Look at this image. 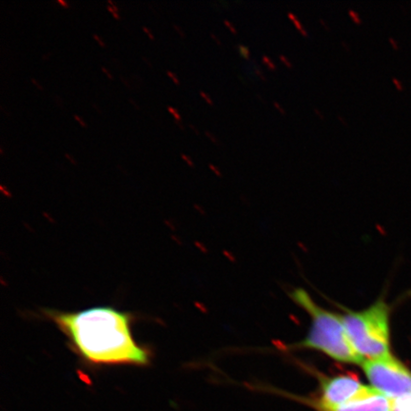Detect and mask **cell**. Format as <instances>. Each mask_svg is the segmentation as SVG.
Instances as JSON below:
<instances>
[{
	"label": "cell",
	"instance_id": "1",
	"mask_svg": "<svg viewBox=\"0 0 411 411\" xmlns=\"http://www.w3.org/2000/svg\"><path fill=\"white\" fill-rule=\"evenodd\" d=\"M78 355L92 365L146 366L150 355L132 336L131 314L109 306L47 312Z\"/></svg>",
	"mask_w": 411,
	"mask_h": 411
},
{
	"label": "cell",
	"instance_id": "2",
	"mask_svg": "<svg viewBox=\"0 0 411 411\" xmlns=\"http://www.w3.org/2000/svg\"><path fill=\"white\" fill-rule=\"evenodd\" d=\"M290 296L313 321L312 329L301 346L322 351L339 362L362 365L365 360L351 345L341 316L320 307L303 289H295Z\"/></svg>",
	"mask_w": 411,
	"mask_h": 411
},
{
	"label": "cell",
	"instance_id": "3",
	"mask_svg": "<svg viewBox=\"0 0 411 411\" xmlns=\"http://www.w3.org/2000/svg\"><path fill=\"white\" fill-rule=\"evenodd\" d=\"M342 319L351 345L364 360L390 354L389 309L384 301L363 312L347 313Z\"/></svg>",
	"mask_w": 411,
	"mask_h": 411
},
{
	"label": "cell",
	"instance_id": "4",
	"mask_svg": "<svg viewBox=\"0 0 411 411\" xmlns=\"http://www.w3.org/2000/svg\"><path fill=\"white\" fill-rule=\"evenodd\" d=\"M363 370L372 387L380 393L398 400L411 396V371L391 354L365 360Z\"/></svg>",
	"mask_w": 411,
	"mask_h": 411
},
{
	"label": "cell",
	"instance_id": "5",
	"mask_svg": "<svg viewBox=\"0 0 411 411\" xmlns=\"http://www.w3.org/2000/svg\"><path fill=\"white\" fill-rule=\"evenodd\" d=\"M372 387L363 385L351 374L325 378L321 383V397L317 403L318 410L331 409L350 403L368 394Z\"/></svg>",
	"mask_w": 411,
	"mask_h": 411
},
{
	"label": "cell",
	"instance_id": "6",
	"mask_svg": "<svg viewBox=\"0 0 411 411\" xmlns=\"http://www.w3.org/2000/svg\"><path fill=\"white\" fill-rule=\"evenodd\" d=\"M395 400L373 387L368 394L344 405L324 411H394Z\"/></svg>",
	"mask_w": 411,
	"mask_h": 411
},
{
	"label": "cell",
	"instance_id": "7",
	"mask_svg": "<svg viewBox=\"0 0 411 411\" xmlns=\"http://www.w3.org/2000/svg\"><path fill=\"white\" fill-rule=\"evenodd\" d=\"M236 49L238 50L239 54H240V56L242 57V58H244V59H250L251 58V53H250V49L247 46H245V45H242V44H238L237 45V47H236Z\"/></svg>",
	"mask_w": 411,
	"mask_h": 411
},
{
	"label": "cell",
	"instance_id": "8",
	"mask_svg": "<svg viewBox=\"0 0 411 411\" xmlns=\"http://www.w3.org/2000/svg\"><path fill=\"white\" fill-rule=\"evenodd\" d=\"M348 16L351 18V20L353 21L355 24L361 25L363 23L362 18L360 17V15L355 12L354 10H348Z\"/></svg>",
	"mask_w": 411,
	"mask_h": 411
},
{
	"label": "cell",
	"instance_id": "9",
	"mask_svg": "<svg viewBox=\"0 0 411 411\" xmlns=\"http://www.w3.org/2000/svg\"><path fill=\"white\" fill-rule=\"evenodd\" d=\"M262 62H263L264 64L266 65V66L269 68V70L270 71H276V69H277V66L275 65V63L272 61L271 58H269V57H267V56H263L262 57Z\"/></svg>",
	"mask_w": 411,
	"mask_h": 411
},
{
	"label": "cell",
	"instance_id": "10",
	"mask_svg": "<svg viewBox=\"0 0 411 411\" xmlns=\"http://www.w3.org/2000/svg\"><path fill=\"white\" fill-rule=\"evenodd\" d=\"M392 83H393V85H394V87L396 88L397 91H404V86H403V83H402V81H400L398 78L393 77V78H392Z\"/></svg>",
	"mask_w": 411,
	"mask_h": 411
},
{
	"label": "cell",
	"instance_id": "11",
	"mask_svg": "<svg viewBox=\"0 0 411 411\" xmlns=\"http://www.w3.org/2000/svg\"><path fill=\"white\" fill-rule=\"evenodd\" d=\"M279 59L280 61H282V63H283L285 66L287 67V68H288V69H292V68H293V64L291 63V61H290L287 57H285V56H283V55H280Z\"/></svg>",
	"mask_w": 411,
	"mask_h": 411
},
{
	"label": "cell",
	"instance_id": "12",
	"mask_svg": "<svg viewBox=\"0 0 411 411\" xmlns=\"http://www.w3.org/2000/svg\"><path fill=\"white\" fill-rule=\"evenodd\" d=\"M199 93H200V95L202 96V98L204 99V100H205L206 102H207V103H208L209 105H211V106H214V100L212 99V97H211V96H210V95H209V94H208V93H207L206 91H200V92H199Z\"/></svg>",
	"mask_w": 411,
	"mask_h": 411
},
{
	"label": "cell",
	"instance_id": "13",
	"mask_svg": "<svg viewBox=\"0 0 411 411\" xmlns=\"http://www.w3.org/2000/svg\"><path fill=\"white\" fill-rule=\"evenodd\" d=\"M205 134L206 136H207L209 139L211 140L213 143H214V144H216V145H220V144H221V142L217 139L216 136H215L214 134H213L212 132H210V131H205Z\"/></svg>",
	"mask_w": 411,
	"mask_h": 411
},
{
	"label": "cell",
	"instance_id": "14",
	"mask_svg": "<svg viewBox=\"0 0 411 411\" xmlns=\"http://www.w3.org/2000/svg\"><path fill=\"white\" fill-rule=\"evenodd\" d=\"M167 108H168V111L174 116V119H176V120H181V115H179V113H178V111H177L176 109L171 107V106H168Z\"/></svg>",
	"mask_w": 411,
	"mask_h": 411
},
{
	"label": "cell",
	"instance_id": "15",
	"mask_svg": "<svg viewBox=\"0 0 411 411\" xmlns=\"http://www.w3.org/2000/svg\"><path fill=\"white\" fill-rule=\"evenodd\" d=\"M255 64H256V62H255ZM255 74H256V75H257V76H258V77L261 79V80H263V81H267V77L265 76V74H263V72L261 71L260 67H258L257 65H256V68H255Z\"/></svg>",
	"mask_w": 411,
	"mask_h": 411
},
{
	"label": "cell",
	"instance_id": "16",
	"mask_svg": "<svg viewBox=\"0 0 411 411\" xmlns=\"http://www.w3.org/2000/svg\"><path fill=\"white\" fill-rule=\"evenodd\" d=\"M224 24L230 30V33H233V34H237V30L234 28V26L231 24L229 20H226V19H225V20H224Z\"/></svg>",
	"mask_w": 411,
	"mask_h": 411
},
{
	"label": "cell",
	"instance_id": "17",
	"mask_svg": "<svg viewBox=\"0 0 411 411\" xmlns=\"http://www.w3.org/2000/svg\"><path fill=\"white\" fill-rule=\"evenodd\" d=\"M53 97H54V101H55L56 105H57L58 108L64 107V102H63V100H62V98H61L60 96H58V94H54Z\"/></svg>",
	"mask_w": 411,
	"mask_h": 411
},
{
	"label": "cell",
	"instance_id": "18",
	"mask_svg": "<svg viewBox=\"0 0 411 411\" xmlns=\"http://www.w3.org/2000/svg\"><path fill=\"white\" fill-rule=\"evenodd\" d=\"M388 42H389V44L391 45L392 49H395V50H399L400 46H399V43H398V41H397L395 38H393V37H388Z\"/></svg>",
	"mask_w": 411,
	"mask_h": 411
},
{
	"label": "cell",
	"instance_id": "19",
	"mask_svg": "<svg viewBox=\"0 0 411 411\" xmlns=\"http://www.w3.org/2000/svg\"><path fill=\"white\" fill-rule=\"evenodd\" d=\"M181 157L182 159H183L187 164L189 165L190 168H194V163H193V161L191 160L190 157H188V156L185 155V153H181Z\"/></svg>",
	"mask_w": 411,
	"mask_h": 411
},
{
	"label": "cell",
	"instance_id": "20",
	"mask_svg": "<svg viewBox=\"0 0 411 411\" xmlns=\"http://www.w3.org/2000/svg\"><path fill=\"white\" fill-rule=\"evenodd\" d=\"M273 105H274V107H275V109H276V110H277V111H278V112H279V113H280V114H281V115H287V113H286V111H285V109H284V108L282 107V106H281V105H280V104H279V103H278V102H276V101H274V102H273Z\"/></svg>",
	"mask_w": 411,
	"mask_h": 411
},
{
	"label": "cell",
	"instance_id": "21",
	"mask_svg": "<svg viewBox=\"0 0 411 411\" xmlns=\"http://www.w3.org/2000/svg\"><path fill=\"white\" fill-rule=\"evenodd\" d=\"M209 168L215 173V175H217L218 177H222V173L219 171V169H218L217 167H215V166L213 164H209Z\"/></svg>",
	"mask_w": 411,
	"mask_h": 411
},
{
	"label": "cell",
	"instance_id": "22",
	"mask_svg": "<svg viewBox=\"0 0 411 411\" xmlns=\"http://www.w3.org/2000/svg\"><path fill=\"white\" fill-rule=\"evenodd\" d=\"M167 74L173 79V82L175 83L176 85H179L180 84V81H179V79L177 78V76H176V74H173V72H171V71H167Z\"/></svg>",
	"mask_w": 411,
	"mask_h": 411
},
{
	"label": "cell",
	"instance_id": "23",
	"mask_svg": "<svg viewBox=\"0 0 411 411\" xmlns=\"http://www.w3.org/2000/svg\"><path fill=\"white\" fill-rule=\"evenodd\" d=\"M173 27L174 28V30L177 32V33L181 36L182 38H184L185 36H186V34L184 33V31L182 30L181 28L178 26L177 24H175V23H173Z\"/></svg>",
	"mask_w": 411,
	"mask_h": 411
},
{
	"label": "cell",
	"instance_id": "24",
	"mask_svg": "<svg viewBox=\"0 0 411 411\" xmlns=\"http://www.w3.org/2000/svg\"><path fill=\"white\" fill-rule=\"evenodd\" d=\"M92 37L96 40V41L98 42L99 45L101 46V47H106V45H105V42L102 40V38L99 36L98 34H96V33H93L92 34Z\"/></svg>",
	"mask_w": 411,
	"mask_h": 411
},
{
	"label": "cell",
	"instance_id": "25",
	"mask_svg": "<svg viewBox=\"0 0 411 411\" xmlns=\"http://www.w3.org/2000/svg\"><path fill=\"white\" fill-rule=\"evenodd\" d=\"M31 82L33 83V85L39 90V91H44V88H43V86H42L40 83L38 82L35 78H33V77H31Z\"/></svg>",
	"mask_w": 411,
	"mask_h": 411
},
{
	"label": "cell",
	"instance_id": "26",
	"mask_svg": "<svg viewBox=\"0 0 411 411\" xmlns=\"http://www.w3.org/2000/svg\"><path fill=\"white\" fill-rule=\"evenodd\" d=\"M313 112H314L315 115H317V116L320 118L321 120H325V115L323 114V112H321L319 109L314 108V109H313Z\"/></svg>",
	"mask_w": 411,
	"mask_h": 411
},
{
	"label": "cell",
	"instance_id": "27",
	"mask_svg": "<svg viewBox=\"0 0 411 411\" xmlns=\"http://www.w3.org/2000/svg\"><path fill=\"white\" fill-rule=\"evenodd\" d=\"M319 22H320V24L322 25V26H323V28H324V29H325L326 31H328V32H329V31H331V29H330L329 25L328 24V22H327L326 20H324V19H322V18H320V19H319Z\"/></svg>",
	"mask_w": 411,
	"mask_h": 411
},
{
	"label": "cell",
	"instance_id": "28",
	"mask_svg": "<svg viewBox=\"0 0 411 411\" xmlns=\"http://www.w3.org/2000/svg\"><path fill=\"white\" fill-rule=\"evenodd\" d=\"M107 9L109 12H111V13L113 14V16H114V17H115V19H120V16L118 15V13H117V12H115V10H114V8H113L112 6L108 5Z\"/></svg>",
	"mask_w": 411,
	"mask_h": 411
},
{
	"label": "cell",
	"instance_id": "29",
	"mask_svg": "<svg viewBox=\"0 0 411 411\" xmlns=\"http://www.w3.org/2000/svg\"><path fill=\"white\" fill-rule=\"evenodd\" d=\"M341 44H342V47H343V49H345L346 53H351V47H350V45L347 43V42L345 41H342L341 42Z\"/></svg>",
	"mask_w": 411,
	"mask_h": 411
},
{
	"label": "cell",
	"instance_id": "30",
	"mask_svg": "<svg viewBox=\"0 0 411 411\" xmlns=\"http://www.w3.org/2000/svg\"><path fill=\"white\" fill-rule=\"evenodd\" d=\"M74 118L79 123V125H81L82 127L84 128H87V124L85 121H83L82 119H81V117L80 116H78L77 115H74Z\"/></svg>",
	"mask_w": 411,
	"mask_h": 411
},
{
	"label": "cell",
	"instance_id": "31",
	"mask_svg": "<svg viewBox=\"0 0 411 411\" xmlns=\"http://www.w3.org/2000/svg\"><path fill=\"white\" fill-rule=\"evenodd\" d=\"M64 156H65L67 159H68V160H69V161H70L72 164L74 165V166H77V164H78V163H77V161H76V160L74 159V157H72L71 155H69L68 152H65V153H64Z\"/></svg>",
	"mask_w": 411,
	"mask_h": 411
},
{
	"label": "cell",
	"instance_id": "32",
	"mask_svg": "<svg viewBox=\"0 0 411 411\" xmlns=\"http://www.w3.org/2000/svg\"><path fill=\"white\" fill-rule=\"evenodd\" d=\"M120 80L125 84V86H126L127 88H129L130 90H132V85H131V83L129 82V80H128L127 78H125L124 76L120 75Z\"/></svg>",
	"mask_w": 411,
	"mask_h": 411
},
{
	"label": "cell",
	"instance_id": "33",
	"mask_svg": "<svg viewBox=\"0 0 411 411\" xmlns=\"http://www.w3.org/2000/svg\"><path fill=\"white\" fill-rule=\"evenodd\" d=\"M142 29H143V31H144L145 33L148 34V37H149V39H151V40H153V39H155V35L152 34V33H151V32H150L149 30H148V28H147L146 26H143V27H142Z\"/></svg>",
	"mask_w": 411,
	"mask_h": 411
},
{
	"label": "cell",
	"instance_id": "34",
	"mask_svg": "<svg viewBox=\"0 0 411 411\" xmlns=\"http://www.w3.org/2000/svg\"><path fill=\"white\" fill-rule=\"evenodd\" d=\"M211 36H212V38L214 39L215 43H216L218 46H222V41L218 38V36H217L216 34H214V33H211Z\"/></svg>",
	"mask_w": 411,
	"mask_h": 411
},
{
	"label": "cell",
	"instance_id": "35",
	"mask_svg": "<svg viewBox=\"0 0 411 411\" xmlns=\"http://www.w3.org/2000/svg\"><path fill=\"white\" fill-rule=\"evenodd\" d=\"M338 120L341 122V124H343L344 126L345 127H347L348 126V123H347V121H346V119H345V117L343 116L342 115H337Z\"/></svg>",
	"mask_w": 411,
	"mask_h": 411
},
{
	"label": "cell",
	"instance_id": "36",
	"mask_svg": "<svg viewBox=\"0 0 411 411\" xmlns=\"http://www.w3.org/2000/svg\"><path fill=\"white\" fill-rule=\"evenodd\" d=\"M101 69H102V71H103V73H104V74H106V75H107L108 78H109V79H114V76H113V75H112V74H111V73H110V72H109V71H108L107 69H106V68H105V67L101 66Z\"/></svg>",
	"mask_w": 411,
	"mask_h": 411
},
{
	"label": "cell",
	"instance_id": "37",
	"mask_svg": "<svg viewBox=\"0 0 411 411\" xmlns=\"http://www.w3.org/2000/svg\"><path fill=\"white\" fill-rule=\"evenodd\" d=\"M142 59H143V61L148 65V68H153V64H152V62H150L149 61V59H148L147 57H145V56H142Z\"/></svg>",
	"mask_w": 411,
	"mask_h": 411
},
{
	"label": "cell",
	"instance_id": "38",
	"mask_svg": "<svg viewBox=\"0 0 411 411\" xmlns=\"http://www.w3.org/2000/svg\"><path fill=\"white\" fill-rule=\"evenodd\" d=\"M174 123L178 126V128H179L181 131H185V126H184V124H183L181 120H176V119H174Z\"/></svg>",
	"mask_w": 411,
	"mask_h": 411
},
{
	"label": "cell",
	"instance_id": "39",
	"mask_svg": "<svg viewBox=\"0 0 411 411\" xmlns=\"http://www.w3.org/2000/svg\"><path fill=\"white\" fill-rule=\"evenodd\" d=\"M294 23V26L296 27L297 31L299 32V31H301V30H303L304 29V27H303V25L302 23L299 21V20H296V21H294L293 22Z\"/></svg>",
	"mask_w": 411,
	"mask_h": 411
},
{
	"label": "cell",
	"instance_id": "40",
	"mask_svg": "<svg viewBox=\"0 0 411 411\" xmlns=\"http://www.w3.org/2000/svg\"><path fill=\"white\" fill-rule=\"evenodd\" d=\"M58 4H60V5H62L63 7H65V8L70 7V3L65 1V0H58Z\"/></svg>",
	"mask_w": 411,
	"mask_h": 411
},
{
	"label": "cell",
	"instance_id": "41",
	"mask_svg": "<svg viewBox=\"0 0 411 411\" xmlns=\"http://www.w3.org/2000/svg\"><path fill=\"white\" fill-rule=\"evenodd\" d=\"M129 102H130V103L132 104V106H134V108H135V109L139 110L140 109L139 105H138V104H137V103H136V102H135V101L133 100V98H132V97H129Z\"/></svg>",
	"mask_w": 411,
	"mask_h": 411
},
{
	"label": "cell",
	"instance_id": "42",
	"mask_svg": "<svg viewBox=\"0 0 411 411\" xmlns=\"http://www.w3.org/2000/svg\"><path fill=\"white\" fill-rule=\"evenodd\" d=\"M116 167H117V169L121 172V173H124V175H128V172L124 169L123 166H121V165L117 164L116 165Z\"/></svg>",
	"mask_w": 411,
	"mask_h": 411
},
{
	"label": "cell",
	"instance_id": "43",
	"mask_svg": "<svg viewBox=\"0 0 411 411\" xmlns=\"http://www.w3.org/2000/svg\"><path fill=\"white\" fill-rule=\"evenodd\" d=\"M189 128H190V129H191V130H192V131H193V132H194L195 134H197V135H199V134H200V132H199V131H198L197 128H196V127H195L194 125H192V124L189 123Z\"/></svg>",
	"mask_w": 411,
	"mask_h": 411
},
{
	"label": "cell",
	"instance_id": "44",
	"mask_svg": "<svg viewBox=\"0 0 411 411\" xmlns=\"http://www.w3.org/2000/svg\"><path fill=\"white\" fill-rule=\"evenodd\" d=\"M288 18H289L290 20H292L293 22H294V21H296V20H298V18H297V16H295L294 14H292V13H288Z\"/></svg>",
	"mask_w": 411,
	"mask_h": 411
},
{
	"label": "cell",
	"instance_id": "45",
	"mask_svg": "<svg viewBox=\"0 0 411 411\" xmlns=\"http://www.w3.org/2000/svg\"><path fill=\"white\" fill-rule=\"evenodd\" d=\"M91 106H92V107H93V109H94V110H95V111H96L97 113H99L100 115L102 114V110L100 109V107H99L98 105H97L96 103H92V104H91Z\"/></svg>",
	"mask_w": 411,
	"mask_h": 411
},
{
	"label": "cell",
	"instance_id": "46",
	"mask_svg": "<svg viewBox=\"0 0 411 411\" xmlns=\"http://www.w3.org/2000/svg\"><path fill=\"white\" fill-rule=\"evenodd\" d=\"M50 56H52V54H50V53H47V54H43L41 57L42 60H44V61H45V60H48Z\"/></svg>",
	"mask_w": 411,
	"mask_h": 411
},
{
	"label": "cell",
	"instance_id": "47",
	"mask_svg": "<svg viewBox=\"0 0 411 411\" xmlns=\"http://www.w3.org/2000/svg\"><path fill=\"white\" fill-rule=\"evenodd\" d=\"M299 33H301L303 36L304 37H309V33H307V31H305L304 29L303 30H301V31H299Z\"/></svg>",
	"mask_w": 411,
	"mask_h": 411
},
{
	"label": "cell",
	"instance_id": "48",
	"mask_svg": "<svg viewBox=\"0 0 411 411\" xmlns=\"http://www.w3.org/2000/svg\"><path fill=\"white\" fill-rule=\"evenodd\" d=\"M0 189H1V191L3 192V193H5L6 195H8V196H11V194L9 193V191H7L6 189H4V187L3 186H0Z\"/></svg>",
	"mask_w": 411,
	"mask_h": 411
},
{
	"label": "cell",
	"instance_id": "49",
	"mask_svg": "<svg viewBox=\"0 0 411 411\" xmlns=\"http://www.w3.org/2000/svg\"><path fill=\"white\" fill-rule=\"evenodd\" d=\"M238 78L239 79H240V80H241V81H242V82L244 83L245 85H247V81L245 80V78H244V77H243L242 75H240V74H238Z\"/></svg>",
	"mask_w": 411,
	"mask_h": 411
},
{
	"label": "cell",
	"instance_id": "50",
	"mask_svg": "<svg viewBox=\"0 0 411 411\" xmlns=\"http://www.w3.org/2000/svg\"><path fill=\"white\" fill-rule=\"evenodd\" d=\"M256 96H257V98L259 99V100H260V101H262V102H263V103H265V100H264L263 97H262V96H261V95H260V94H257V95H256Z\"/></svg>",
	"mask_w": 411,
	"mask_h": 411
},
{
	"label": "cell",
	"instance_id": "51",
	"mask_svg": "<svg viewBox=\"0 0 411 411\" xmlns=\"http://www.w3.org/2000/svg\"><path fill=\"white\" fill-rule=\"evenodd\" d=\"M0 155L3 156V149H2V148H0Z\"/></svg>",
	"mask_w": 411,
	"mask_h": 411
}]
</instances>
